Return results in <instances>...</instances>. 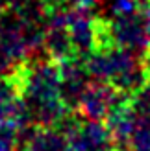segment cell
Wrapping results in <instances>:
<instances>
[{
  "instance_id": "cell-12",
  "label": "cell",
  "mask_w": 150,
  "mask_h": 151,
  "mask_svg": "<svg viewBox=\"0 0 150 151\" xmlns=\"http://www.w3.org/2000/svg\"><path fill=\"white\" fill-rule=\"evenodd\" d=\"M139 63H141V68H143V74H145V79L150 81V46L139 55Z\"/></svg>"
},
{
  "instance_id": "cell-9",
  "label": "cell",
  "mask_w": 150,
  "mask_h": 151,
  "mask_svg": "<svg viewBox=\"0 0 150 151\" xmlns=\"http://www.w3.org/2000/svg\"><path fill=\"white\" fill-rule=\"evenodd\" d=\"M20 137L13 124H0V151H19Z\"/></svg>"
},
{
  "instance_id": "cell-2",
  "label": "cell",
  "mask_w": 150,
  "mask_h": 151,
  "mask_svg": "<svg viewBox=\"0 0 150 151\" xmlns=\"http://www.w3.org/2000/svg\"><path fill=\"white\" fill-rule=\"evenodd\" d=\"M111 29L117 46L126 48L137 55L150 46V29L145 11L115 17L111 20Z\"/></svg>"
},
{
  "instance_id": "cell-8",
  "label": "cell",
  "mask_w": 150,
  "mask_h": 151,
  "mask_svg": "<svg viewBox=\"0 0 150 151\" xmlns=\"http://www.w3.org/2000/svg\"><path fill=\"white\" fill-rule=\"evenodd\" d=\"M128 146L133 151H150V116L139 114V120L128 140Z\"/></svg>"
},
{
  "instance_id": "cell-15",
  "label": "cell",
  "mask_w": 150,
  "mask_h": 151,
  "mask_svg": "<svg viewBox=\"0 0 150 151\" xmlns=\"http://www.w3.org/2000/svg\"><path fill=\"white\" fill-rule=\"evenodd\" d=\"M113 151H133V149H132L130 146H117Z\"/></svg>"
},
{
  "instance_id": "cell-5",
  "label": "cell",
  "mask_w": 150,
  "mask_h": 151,
  "mask_svg": "<svg viewBox=\"0 0 150 151\" xmlns=\"http://www.w3.org/2000/svg\"><path fill=\"white\" fill-rule=\"evenodd\" d=\"M67 26L78 55L87 59L95 50V15L87 9H67Z\"/></svg>"
},
{
  "instance_id": "cell-4",
  "label": "cell",
  "mask_w": 150,
  "mask_h": 151,
  "mask_svg": "<svg viewBox=\"0 0 150 151\" xmlns=\"http://www.w3.org/2000/svg\"><path fill=\"white\" fill-rule=\"evenodd\" d=\"M58 66H59V78H61L63 101L67 103L69 109H76L82 92L89 85V81L93 79L85 66V59L76 55L63 63H58Z\"/></svg>"
},
{
  "instance_id": "cell-16",
  "label": "cell",
  "mask_w": 150,
  "mask_h": 151,
  "mask_svg": "<svg viewBox=\"0 0 150 151\" xmlns=\"http://www.w3.org/2000/svg\"><path fill=\"white\" fill-rule=\"evenodd\" d=\"M145 13H146V20H148V29H150V9H146Z\"/></svg>"
},
{
  "instance_id": "cell-1",
  "label": "cell",
  "mask_w": 150,
  "mask_h": 151,
  "mask_svg": "<svg viewBox=\"0 0 150 151\" xmlns=\"http://www.w3.org/2000/svg\"><path fill=\"white\" fill-rule=\"evenodd\" d=\"M121 96H122V92L117 90L111 83L100 81V79H91L80 96L76 111L87 120L106 122L111 107L115 105V101Z\"/></svg>"
},
{
  "instance_id": "cell-10",
  "label": "cell",
  "mask_w": 150,
  "mask_h": 151,
  "mask_svg": "<svg viewBox=\"0 0 150 151\" xmlns=\"http://www.w3.org/2000/svg\"><path fill=\"white\" fill-rule=\"evenodd\" d=\"M132 103L135 111L143 116H150V81H146L135 94L132 96Z\"/></svg>"
},
{
  "instance_id": "cell-3",
  "label": "cell",
  "mask_w": 150,
  "mask_h": 151,
  "mask_svg": "<svg viewBox=\"0 0 150 151\" xmlns=\"http://www.w3.org/2000/svg\"><path fill=\"white\" fill-rule=\"evenodd\" d=\"M43 52L50 61L63 63L71 57H76L78 52L72 44L69 26H67V11H58L44 20Z\"/></svg>"
},
{
  "instance_id": "cell-6",
  "label": "cell",
  "mask_w": 150,
  "mask_h": 151,
  "mask_svg": "<svg viewBox=\"0 0 150 151\" xmlns=\"http://www.w3.org/2000/svg\"><path fill=\"white\" fill-rule=\"evenodd\" d=\"M71 151H113L117 147L108 127L95 120H84L78 133L69 140Z\"/></svg>"
},
{
  "instance_id": "cell-11",
  "label": "cell",
  "mask_w": 150,
  "mask_h": 151,
  "mask_svg": "<svg viewBox=\"0 0 150 151\" xmlns=\"http://www.w3.org/2000/svg\"><path fill=\"white\" fill-rule=\"evenodd\" d=\"M111 11L115 17H122V15H132L143 11L139 0H113L111 2Z\"/></svg>"
},
{
  "instance_id": "cell-13",
  "label": "cell",
  "mask_w": 150,
  "mask_h": 151,
  "mask_svg": "<svg viewBox=\"0 0 150 151\" xmlns=\"http://www.w3.org/2000/svg\"><path fill=\"white\" fill-rule=\"evenodd\" d=\"M9 6H11V0H0V17L9 11Z\"/></svg>"
},
{
  "instance_id": "cell-7",
  "label": "cell",
  "mask_w": 150,
  "mask_h": 151,
  "mask_svg": "<svg viewBox=\"0 0 150 151\" xmlns=\"http://www.w3.org/2000/svg\"><path fill=\"white\" fill-rule=\"evenodd\" d=\"M19 151H71V144L58 127L39 125L24 142H20Z\"/></svg>"
},
{
  "instance_id": "cell-14",
  "label": "cell",
  "mask_w": 150,
  "mask_h": 151,
  "mask_svg": "<svg viewBox=\"0 0 150 151\" xmlns=\"http://www.w3.org/2000/svg\"><path fill=\"white\" fill-rule=\"evenodd\" d=\"M139 2H141V7H143V11L150 9V0H139Z\"/></svg>"
}]
</instances>
